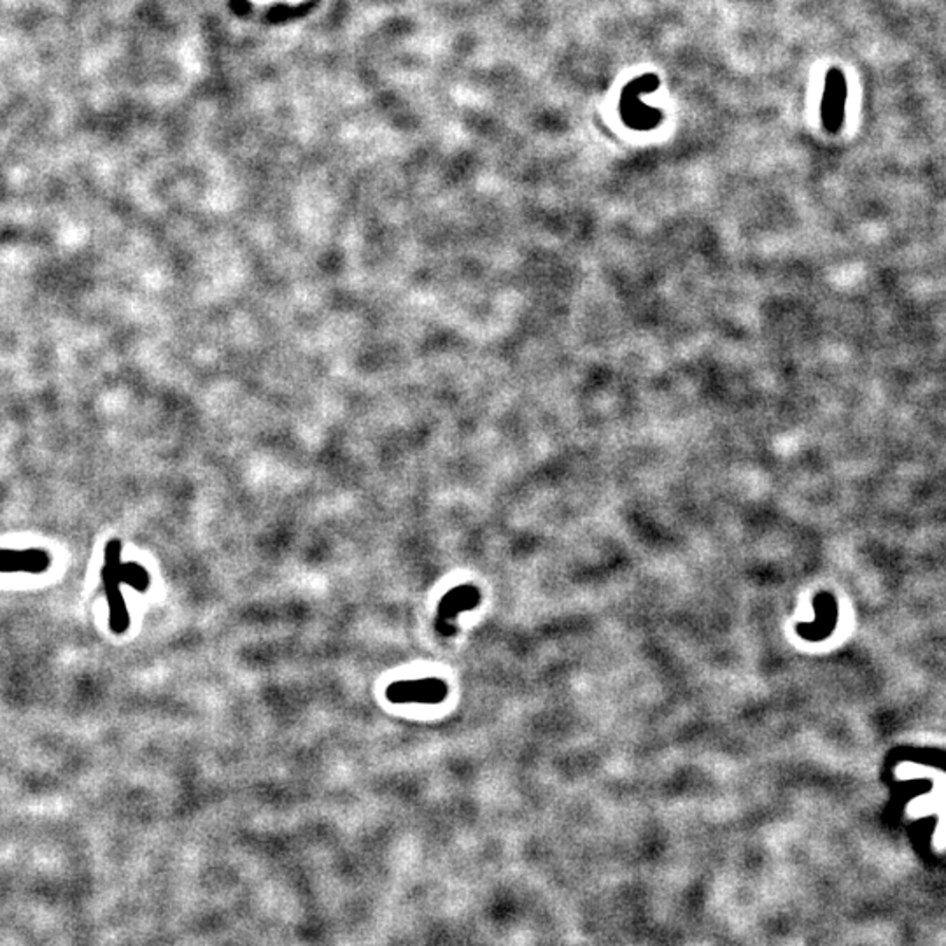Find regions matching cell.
I'll use <instances>...</instances> for the list:
<instances>
[{"label":"cell","mask_w":946,"mask_h":946,"mask_svg":"<svg viewBox=\"0 0 946 946\" xmlns=\"http://www.w3.org/2000/svg\"><path fill=\"white\" fill-rule=\"evenodd\" d=\"M845 99H847L845 77L838 68H834L825 79V93H824V104H822L824 125L831 132H836L840 125L843 123Z\"/></svg>","instance_id":"obj_3"},{"label":"cell","mask_w":946,"mask_h":946,"mask_svg":"<svg viewBox=\"0 0 946 946\" xmlns=\"http://www.w3.org/2000/svg\"><path fill=\"white\" fill-rule=\"evenodd\" d=\"M122 584L132 586L138 593H146L149 587L147 572L137 563H122Z\"/></svg>","instance_id":"obj_6"},{"label":"cell","mask_w":946,"mask_h":946,"mask_svg":"<svg viewBox=\"0 0 946 946\" xmlns=\"http://www.w3.org/2000/svg\"><path fill=\"white\" fill-rule=\"evenodd\" d=\"M475 605H478V591L475 587L472 586L456 587L453 593L445 595L440 603V609H438L440 620L454 619L458 611L473 609Z\"/></svg>","instance_id":"obj_5"},{"label":"cell","mask_w":946,"mask_h":946,"mask_svg":"<svg viewBox=\"0 0 946 946\" xmlns=\"http://www.w3.org/2000/svg\"><path fill=\"white\" fill-rule=\"evenodd\" d=\"M50 564V554L41 548H0V573H43Z\"/></svg>","instance_id":"obj_4"},{"label":"cell","mask_w":946,"mask_h":946,"mask_svg":"<svg viewBox=\"0 0 946 946\" xmlns=\"http://www.w3.org/2000/svg\"><path fill=\"white\" fill-rule=\"evenodd\" d=\"M449 694V687L440 678H421V680H402L388 687L386 696L391 703H417V705H437L442 703Z\"/></svg>","instance_id":"obj_2"},{"label":"cell","mask_w":946,"mask_h":946,"mask_svg":"<svg viewBox=\"0 0 946 946\" xmlns=\"http://www.w3.org/2000/svg\"><path fill=\"white\" fill-rule=\"evenodd\" d=\"M122 541L111 540L106 545L102 584L109 605V627L116 635H123L130 626V613L127 609L122 586Z\"/></svg>","instance_id":"obj_1"}]
</instances>
